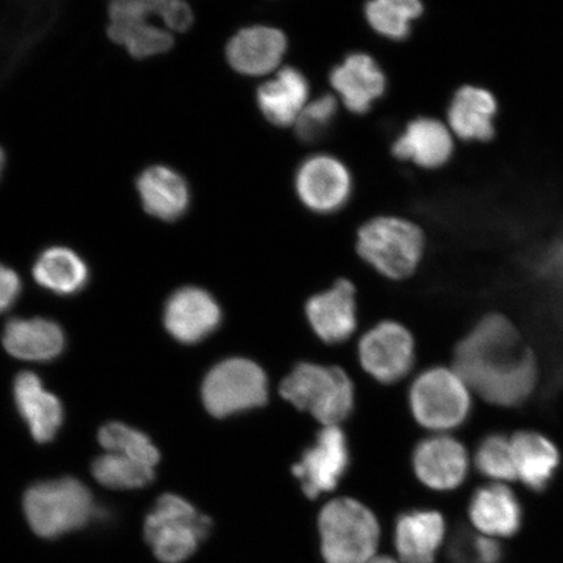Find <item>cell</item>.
<instances>
[{"instance_id":"obj_1","label":"cell","mask_w":563,"mask_h":563,"mask_svg":"<svg viewBox=\"0 0 563 563\" xmlns=\"http://www.w3.org/2000/svg\"><path fill=\"white\" fill-rule=\"evenodd\" d=\"M488 402L517 406L537 384V365L505 317H485L456 347L455 369Z\"/></svg>"},{"instance_id":"obj_2","label":"cell","mask_w":563,"mask_h":563,"mask_svg":"<svg viewBox=\"0 0 563 563\" xmlns=\"http://www.w3.org/2000/svg\"><path fill=\"white\" fill-rule=\"evenodd\" d=\"M24 512L35 534L58 539L90 523L96 516L95 498L74 477L42 482L26 490Z\"/></svg>"},{"instance_id":"obj_3","label":"cell","mask_w":563,"mask_h":563,"mask_svg":"<svg viewBox=\"0 0 563 563\" xmlns=\"http://www.w3.org/2000/svg\"><path fill=\"white\" fill-rule=\"evenodd\" d=\"M321 553L327 563H368L375 559L379 527L355 499L338 498L320 512Z\"/></svg>"},{"instance_id":"obj_4","label":"cell","mask_w":563,"mask_h":563,"mask_svg":"<svg viewBox=\"0 0 563 563\" xmlns=\"http://www.w3.org/2000/svg\"><path fill=\"white\" fill-rule=\"evenodd\" d=\"M211 530V520L185 498L164 495L147 514L144 537L162 563H183L197 552Z\"/></svg>"},{"instance_id":"obj_5","label":"cell","mask_w":563,"mask_h":563,"mask_svg":"<svg viewBox=\"0 0 563 563\" xmlns=\"http://www.w3.org/2000/svg\"><path fill=\"white\" fill-rule=\"evenodd\" d=\"M282 397L327 427H336L354 408V386L341 368L302 363L280 384Z\"/></svg>"},{"instance_id":"obj_6","label":"cell","mask_w":563,"mask_h":563,"mask_svg":"<svg viewBox=\"0 0 563 563\" xmlns=\"http://www.w3.org/2000/svg\"><path fill=\"white\" fill-rule=\"evenodd\" d=\"M357 252L385 277L404 279L417 271L426 249L418 224L398 217H377L357 232Z\"/></svg>"},{"instance_id":"obj_7","label":"cell","mask_w":563,"mask_h":563,"mask_svg":"<svg viewBox=\"0 0 563 563\" xmlns=\"http://www.w3.org/2000/svg\"><path fill=\"white\" fill-rule=\"evenodd\" d=\"M267 378L256 363L228 358L208 373L202 384V400L216 418L250 411L267 400Z\"/></svg>"},{"instance_id":"obj_8","label":"cell","mask_w":563,"mask_h":563,"mask_svg":"<svg viewBox=\"0 0 563 563\" xmlns=\"http://www.w3.org/2000/svg\"><path fill=\"white\" fill-rule=\"evenodd\" d=\"M415 419L433 431L460 427L471 410L468 386L455 371L432 368L415 379L410 391Z\"/></svg>"},{"instance_id":"obj_9","label":"cell","mask_w":563,"mask_h":563,"mask_svg":"<svg viewBox=\"0 0 563 563\" xmlns=\"http://www.w3.org/2000/svg\"><path fill=\"white\" fill-rule=\"evenodd\" d=\"M295 188L305 207L330 214L344 207L352 192V178L341 159L328 154L307 158L295 176Z\"/></svg>"},{"instance_id":"obj_10","label":"cell","mask_w":563,"mask_h":563,"mask_svg":"<svg viewBox=\"0 0 563 563\" xmlns=\"http://www.w3.org/2000/svg\"><path fill=\"white\" fill-rule=\"evenodd\" d=\"M358 356L363 368L383 384H394L407 376L415 361L410 333L397 322H383L362 338Z\"/></svg>"},{"instance_id":"obj_11","label":"cell","mask_w":563,"mask_h":563,"mask_svg":"<svg viewBox=\"0 0 563 563\" xmlns=\"http://www.w3.org/2000/svg\"><path fill=\"white\" fill-rule=\"evenodd\" d=\"M349 461L346 435L338 427H327L292 471L306 495L316 498L336 487L346 473Z\"/></svg>"},{"instance_id":"obj_12","label":"cell","mask_w":563,"mask_h":563,"mask_svg":"<svg viewBox=\"0 0 563 563\" xmlns=\"http://www.w3.org/2000/svg\"><path fill=\"white\" fill-rule=\"evenodd\" d=\"M109 16V37L123 46L133 58L146 59L172 51V33L150 23L143 3L118 0L110 4Z\"/></svg>"},{"instance_id":"obj_13","label":"cell","mask_w":563,"mask_h":563,"mask_svg":"<svg viewBox=\"0 0 563 563\" xmlns=\"http://www.w3.org/2000/svg\"><path fill=\"white\" fill-rule=\"evenodd\" d=\"M221 320L220 306L199 287H183L166 302L165 327L180 343L195 344L206 340L220 327Z\"/></svg>"},{"instance_id":"obj_14","label":"cell","mask_w":563,"mask_h":563,"mask_svg":"<svg viewBox=\"0 0 563 563\" xmlns=\"http://www.w3.org/2000/svg\"><path fill=\"white\" fill-rule=\"evenodd\" d=\"M287 52L284 32L269 25L246 26L229 41L227 58L238 74L262 77L277 73Z\"/></svg>"},{"instance_id":"obj_15","label":"cell","mask_w":563,"mask_h":563,"mask_svg":"<svg viewBox=\"0 0 563 563\" xmlns=\"http://www.w3.org/2000/svg\"><path fill=\"white\" fill-rule=\"evenodd\" d=\"M498 114V98L492 90L466 84L450 101L448 125L454 137L466 143H488L496 136Z\"/></svg>"},{"instance_id":"obj_16","label":"cell","mask_w":563,"mask_h":563,"mask_svg":"<svg viewBox=\"0 0 563 563\" xmlns=\"http://www.w3.org/2000/svg\"><path fill=\"white\" fill-rule=\"evenodd\" d=\"M413 468L427 487L453 490L468 473V455L461 442L439 435L419 443L413 453Z\"/></svg>"},{"instance_id":"obj_17","label":"cell","mask_w":563,"mask_h":563,"mask_svg":"<svg viewBox=\"0 0 563 563\" xmlns=\"http://www.w3.org/2000/svg\"><path fill=\"white\" fill-rule=\"evenodd\" d=\"M330 84L340 100L354 114H365L386 89L383 69L371 55L347 56L330 75Z\"/></svg>"},{"instance_id":"obj_18","label":"cell","mask_w":563,"mask_h":563,"mask_svg":"<svg viewBox=\"0 0 563 563\" xmlns=\"http://www.w3.org/2000/svg\"><path fill=\"white\" fill-rule=\"evenodd\" d=\"M306 312L314 333L323 342L347 341L356 329L355 287L346 279L338 280L330 290L309 299Z\"/></svg>"},{"instance_id":"obj_19","label":"cell","mask_w":563,"mask_h":563,"mask_svg":"<svg viewBox=\"0 0 563 563\" xmlns=\"http://www.w3.org/2000/svg\"><path fill=\"white\" fill-rule=\"evenodd\" d=\"M454 147V135L448 124L434 118H418L408 123L393 144V154L420 167L439 168L453 157Z\"/></svg>"},{"instance_id":"obj_20","label":"cell","mask_w":563,"mask_h":563,"mask_svg":"<svg viewBox=\"0 0 563 563\" xmlns=\"http://www.w3.org/2000/svg\"><path fill=\"white\" fill-rule=\"evenodd\" d=\"M137 192L147 214L174 222L187 213L191 192L183 176L168 166H151L139 175Z\"/></svg>"},{"instance_id":"obj_21","label":"cell","mask_w":563,"mask_h":563,"mask_svg":"<svg viewBox=\"0 0 563 563\" xmlns=\"http://www.w3.org/2000/svg\"><path fill=\"white\" fill-rule=\"evenodd\" d=\"M13 396L33 439L40 443L53 441L65 417L60 400L32 372L20 373L13 384Z\"/></svg>"},{"instance_id":"obj_22","label":"cell","mask_w":563,"mask_h":563,"mask_svg":"<svg viewBox=\"0 0 563 563\" xmlns=\"http://www.w3.org/2000/svg\"><path fill=\"white\" fill-rule=\"evenodd\" d=\"M306 76L294 67L279 68L257 90V104L263 115L278 126L297 123L309 100Z\"/></svg>"},{"instance_id":"obj_23","label":"cell","mask_w":563,"mask_h":563,"mask_svg":"<svg viewBox=\"0 0 563 563\" xmlns=\"http://www.w3.org/2000/svg\"><path fill=\"white\" fill-rule=\"evenodd\" d=\"M3 346L10 355L27 362H48L66 346L58 323L46 319H13L3 330Z\"/></svg>"},{"instance_id":"obj_24","label":"cell","mask_w":563,"mask_h":563,"mask_svg":"<svg viewBox=\"0 0 563 563\" xmlns=\"http://www.w3.org/2000/svg\"><path fill=\"white\" fill-rule=\"evenodd\" d=\"M471 522L488 538H509L522 523L518 498L505 485L492 484L477 489L470 504Z\"/></svg>"},{"instance_id":"obj_25","label":"cell","mask_w":563,"mask_h":563,"mask_svg":"<svg viewBox=\"0 0 563 563\" xmlns=\"http://www.w3.org/2000/svg\"><path fill=\"white\" fill-rule=\"evenodd\" d=\"M445 538V520L438 511L404 514L396 528V548L405 563H433Z\"/></svg>"},{"instance_id":"obj_26","label":"cell","mask_w":563,"mask_h":563,"mask_svg":"<svg viewBox=\"0 0 563 563\" xmlns=\"http://www.w3.org/2000/svg\"><path fill=\"white\" fill-rule=\"evenodd\" d=\"M33 277L45 290L58 295H74L87 286L89 269L75 251L66 246H52L35 260Z\"/></svg>"},{"instance_id":"obj_27","label":"cell","mask_w":563,"mask_h":563,"mask_svg":"<svg viewBox=\"0 0 563 563\" xmlns=\"http://www.w3.org/2000/svg\"><path fill=\"white\" fill-rule=\"evenodd\" d=\"M516 476L527 487L544 488L560 463L558 449L539 433L522 432L511 440Z\"/></svg>"},{"instance_id":"obj_28","label":"cell","mask_w":563,"mask_h":563,"mask_svg":"<svg viewBox=\"0 0 563 563\" xmlns=\"http://www.w3.org/2000/svg\"><path fill=\"white\" fill-rule=\"evenodd\" d=\"M422 12L424 9L417 0H376L365 7L372 30L394 41L405 40Z\"/></svg>"},{"instance_id":"obj_29","label":"cell","mask_w":563,"mask_h":563,"mask_svg":"<svg viewBox=\"0 0 563 563\" xmlns=\"http://www.w3.org/2000/svg\"><path fill=\"white\" fill-rule=\"evenodd\" d=\"M91 473L98 483L111 489L144 488L156 477L153 467L112 453L97 457Z\"/></svg>"},{"instance_id":"obj_30","label":"cell","mask_w":563,"mask_h":563,"mask_svg":"<svg viewBox=\"0 0 563 563\" xmlns=\"http://www.w3.org/2000/svg\"><path fill=\"white\" fill-rule=\"evenodd\" d=\"M98 441L109 453L119 454L130 460L153 467L159 462V452L143 432L122 424L109 422L98 433Z\"/></svg>"},{"instance_id":"obj_31","label":"cell","mask_w":563,"mask_h":563,"mask_svg":"<svg viewBox=\"0 0 563 563\" xmlns=\"http://www.w3.org/2000/svg\"><path fill=\"white\" fill-rule=\"evenodd\" d=\"M476 467L492 481L509 482L516 478L514 468L511 440L493 434L478 446L475 456Z\"/></svg>"},{"instance_id":"obj_32","label":"cell","mask_w":563,"mask_h":563,"mask_svg":"<svg viewBox=\"0 0 563 563\" xmlns=\"http://www.w3.org/2000/svg\"><path fill=\"white\" fill-rule=\"evenodd\" d=\"M338 101L333 96H321L308 102L295 123L298 136L306 143H313L325 135L336 115Z\"/></svg>"},{"instance_id":"obj_33","label":"cell","mask_w":563,"mask_h":563,"mask_svg":"<svg viewBox=\"0 0 563 563\" xmlns=\"http://www.w3.org/2000/svg\"><path fill=\"white\" fill-rule=\"evenodd\" d=\"M452 553L456 563H498L503 558L495 539L467 531L456 534Z\"/></svg>"},{"instance_id":"obj_34","label":"cell","mask_w":563,"mask_h":563,"mask_svg":"<svg viewBox=\"0 0 563 563\" xmlns=\"http://www.w3.org/2000/svg\"><path fill=\"white\" fill-rule=\"evenodd\" d=\"M157 16L164 21L168 32H187L194 24L191 7L180 0H159Z\"/></svg>"},{"instance_id":"obj_35","label":"cell","mask_w":563,"mask_h":563,"mask_svg":"<svg viewBox=\"0 0 563 563\" xmlns=\"http://www.w3.org/2000/svg\"><path fill=\"white\" fill-rule=\"evenodd\" d=\"M21 288L19 274L11 267L0 264V313L9 309L18 301Z\"/></svg>"},{"instance_id":"obj_36","label":"cell","mask_w":563,"mask_h":563,"mask_svg":"<svg viewBox=\"0 0 563 563\" xmlns=\"http://www.w3.org/2000/svg\"><path fill=\"white\" fill-rule=\"evenodd\" d=\"M368 563H399L396 560H393L390 558H375L371 560Z\"/></svg>"},{"instance_id":"obj_37","label":"cell","mask_w":563,"mask_h":563,"mask_svg":"<svg viewBox=\"0 0 563 563\" xmlns=\"http://www.w3.org/2000/svg\"><path fill=\"white\" fill-rule=\"evenodd\" d=\"M4 166H5V154L2 150V146H0V178H2Z\"/></svg>"}]
</instances>
